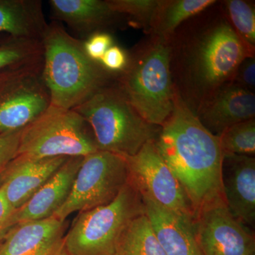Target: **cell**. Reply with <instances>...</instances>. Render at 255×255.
<instances>
[{
	"label": "cell",
	"mask_w": 255,
	"mask_h": 255,
	"mask_svg": "<svg viewBox=\"0 0 255 255\" xmlns=\"http://www.w3.org/2000/svg\"><path fill=\"white\" fill-rule=\"evenodd\" d=\"M168 42L174 93L194 114L209 96L233 82L245 58L255 57L228 21L221 1L183 23Z\"/></svg>",
	"instance_id": "cell-1"
},
{
	"label": "cell",
	"mask_w": 255,
	"mask_h": 255,
	"mask_svg": "<svg viewBox=\"0 0 255 255\" xmlns=\"http://www.w3.org/2000/svg\"><path fill=\"white\" fill-rule=\"evenodd\" d=\"M155 142L196 216L206 206L224 201L219 137L201 124L176 94L172 114L160 127Z\"/></svg>",
	"instance_id": "cell-2"
},
{
	"label": "cell",
	"mask_w": 255,
	"mask_h": 255,
	"mask_svg": "<svg viewBox=\"0 0 255 255\" xmlns=\"http://www.w3.org/2000/svg\"><path fill=\"white\" fill-rule=\"evenodd\" d=\"M41 43L42 78L49 92L50 105L73 110L116 82L117 74L92 60L84 41L70 35L62 23H48Z\"/></svg>",
	"instance_id": "cell-3"
},
{
	"label": "cell",
	"mask_w": 255,
	"mask_h": 255,
	"mask_svg": "<svg viewBox=\"0 0 255 255\" xmlns=\"http://www.w3.org/2000/svg\"><path fill=\"white\" fill-rule=\"evenodd\" d=\"M117 83L132 107L147 123L161 127L174 108L169 69V42L149 36L128 52L127 67Z\"/></svg>",
	"instance_id": "cell-4"
},
{
	"label": "cell",
	"mask_w": 255,
	"mask_h": 255,
	"mask_svg": "<svg viewBox=\"0 0 255 255\" xmlns=\"http://www.w3.org/2000/svg\"><path fill=\"white\" fill-rule=\"evenodd\" d=\"M91 128L98 150L133 156L155 140L160 127L151 125L132 107L116 82L73 109Z\"/></svg>",
	"instance_id": "cell-5"
},
{
	"label": "cell",
	"mask_w": 255,
	"mask_h": 255,
	"mask_svg": "<svg viewBox=\"0 0 255 255\" xmlns=\"http://www.w3.org/2000/svg\"><path fill=\"white\" fill-rule=\"evenodd\" d=\"M144 212L140 193L129 182L110 204L80 213L65 234V255H113L128 223Z\"/></svg>",
	"instance_id": "cell-6"
},
{
	"label": "cell",
	"mask_w": 255,
	"mask_h": 255,
	"mask_svg": "<svg viewBox=\"0 0 255 255\" xmlns=\"http://www.w3.org/2000/svg\"><path fill=\"white\" fill-rule=\"evenodd\" d=\"M97 150L91 128L80 114L50 105L23 129L16 156L85 157Z\"/></svg>",
	"instance_id": "cell-7"
},
{
	"label": "cell",
	"mask_w": 255,
	"mask_h": 255,
	"mask_svg": "<svg viewBox=\"0 0 255 255\" xmlns=\"http://www.w3.org/2000/svg\"><path fill=\"white\" fill-rule=\"evenodd\" d=\"M128 182L126 157L106 151H96L83 157L68 199L52 217L66 221L73 213L110 204Z\"/></svg>",
	"instance_id": "cell-8"
},
{
	"label": "cell",
	"mask_w": 255,
	"mask_h": 255,
	"mask_svg": "<svg viewBox=\"0 0 255 255\" xmlns=\"http://www.w3.org/2000/svg\"><path fill=\"white\" fill-rule=\"evenodd\" d=\"M126 159L129 182L142 198L194 221L195 213L180 183L159 155L155 140L146 142L135 155Z\"/></svg>",
	"instance_id": "cell-9"
},
{
	"label": "cell",
	"mask_w": 255,
	"mask_h": 255,
	"mask_svg": "<svg viewBox=\"0 0 255 255\" xmlns=\"http://www.w3.org/2000/svg\"><path fill=\"white\" fill-rule=\"evenodd\" d=\"M42 65L14 72L0 82V134L22 130L49 108Z\"/></svg>",
	"instance_id": "cell-10"
},
{
	"label": "cell",
	"mask_w": 255,
	"mask_h": 255,
	"mask_svg": "<svg viewBox=\"0 0 255 255\" xmlns=\"http://www.w3.org/2000/svg\"><path fill=\"white\" fill-rule=\"evenodd\" d=\"M194 229L203 255H255L254 236L233 217L224 201L199 211Z\"/></svg>",
	"instance_id": "cell-11"
},
{
	"label": "cell",
	"mask_w": 255,
	"mask_h": 255,
	"mask_svg": "<svg viewBox=\"0 0 255 255\" xmlns=\"http://www.w3.org/2000/svg\"><path fill=\"white\" fill-rule=\"evenodd\" d=\"M69 157L16 156L0 176V188L15 210L24 205Z\"/></svg>",
	"instance_id": "cell-12"
},
{
	"label": "cell",
	"mask_w": 255,
	"mask_h": 255,
	"mask_svg": "<svg viewBox=\"0 0 255 255\" xmlns=\"http://www.w3.org/2000/svg\"><path fill=\"white\" fill-rule=\"evenodd\" d=\"M194 114L207 130L220 136L235 124L255 118V95L231 82L206 98Z\"/></svg>",
	"instance_id": "cell-13"
},
{
	"label": "cell",
	"mask_w": 255,
	"mask_h": 255,
	"mask_svg": "<svg viewBox=\"0 0 255 255\" xmlns=\"http://www.w3.org/2000/svg\"><path fill=\"white\" fill-rule=\"evenodd\" d=\"M48 4L53 21L65 23L83 41L95 33H111L126 19L107 0H50Z\"/></svg>",
	"instance_id": "cell-14"
},
{
	"label": "cell",
	"mask_w": 255,
	"mask_h": 255,
	"mask_svg": "<svg viewBox=\"0 0 255 255\" xmlns=\"http://www.w3.org/2000/svg\"><path fill=\"white\" fill-rule=\"evenodd\" d=\"M223 197L235 219L243 225L255 221V158L253 156L223 157Z\"/></svg>",
	"instance_id": "cell-15"
},
{
	"label": "cell",
	"mask_w": 255,
	"mask_h": 255,
	"mask_svg": "<svg viewBox=\"0 0 255 255\" xmlns=\"http://www.w3.org/2000/svg\"><path fill=\"white\" fill-rule=\"evenodd\" d=\"M67 227L54 217L18 223L0 243V255H55L63 249Z\"/></svg>",
	"instance_id": "cell-16"
},
{
	"label": "cell",
	"mask_w": 255,
	"mask_h": 255,
	"mask_svg": "<svg viewBox=\"0 0 255 255\" xmlns=\"http://www.w3.org/2000/svg\"><path fill=\"white\" fill-rule=\"evenodd\" d=\"M83 157H69L46 184L16 210L15 225L52 217L68 199Z\"/></svg>",
	"instance_id": "cell-17"
},
{
	"label": "cell",
	"mask_w": 255,
	"mask_h": 255,
	"mask_svg": "<svg viewBox=\"0 0 255 255\" xmlns=\"http://www.w3.org/2000/svg\"><path fill=\"white\" fill-rule=\"evenodd\" d=\"M142 199L145 214L166 255H203L196 241L194 221Z\"/></svg>",
	"instance_id": "cell-18"
},
{
	"label": "cell",
	"mask_w": 255,
	"mask_h": 255,
	"mask_svg": "<svg viewBox=\"0 0 255 255\" xmlns=\"http://www.w3.org/2000/svg\"><path fill=\"white\" fill-rule=\"evenodd\" d=\"M47 26L40 0H0V33L41 41Z\"/></svg>",
	"instance_id": "cell-19"
},
{
	"label": "cell",
	"mask_w": 255,
	"mask_h": 255,
	"mask_svg": "<svg viewBox=\"0 0 255 255\" xmlns=\"http://www.w3.org/2000/svg\"><path fill=\"white\" fill-rule=\"evenodd\" d=\"M215 0H159L148 36L168 41L179 26L216 3Z\"/></svg>",
	"instance_id": "cell-20"
},
{
	"label": "cell",
	"mask_w": 255,
	"mask_h": 255,
	"mask_svg": "<svg viewBox=\"0 0 255 255\" xmlns=\"http://www.w3.org/2000/svg\"><path fill=\"white\" fill-rule=\"evenodd\" d=\"M113 255H166L145 211L128 223Z\"/></svg>",
	"instance_id": "cell-21"
},
{
	"label": "cell",
	"mask_w": 255,
	"mask_h": 255,
	"mask_svg": "<svg viewBox=\"0 0 255 255\" xmlns=\"http://www.w3.org/2000/svg\"><path fill=\"white\" fill-rule=\"evenodd\" d=\"M41 41L8 36L0 42V78L43 63Z\"/></svg>",
	"instance_id": "cell-22"
},
{
	"label": "cell",
	"mask_w": 255,
	"mask_h": 255,
	"mask_svg": "<svg viewBox=\"0 0 255 255\" xmlns=\"http://www.w3.org/2000/svg\"><path fill=\"white\" fill-rule=\"evenodd\" d=\"M224 14L231 26L248 48L255 52L254 4L244 0L221 1Z\"/></svg>",
	"instance_id": "cell-23"
},
{
	"label": "cell",
	"mask_w": 255,
	"mask_h": 255,
	"mask_svg": "<svg viewBox=\"0 0 255 255\" xmlns=\"http://www.w3.org/2000/svg\"><path fill=\"white\" fill-rule=\"evenodd\" d=\"M219 137L223 157L229 155L253 156L255 153V119L228 128Z\"/></svg>",
	"instance_id": "cell-24"
},
{
	"label": "cell",
	"mask_w": 255,
	"mask_h": 255,
	"mask_svg": "<svg viewBox=\"0 0 255 255\" xmlns=\"http://www.w3.org/2000/svg\"><path fill=\"white\" fill-rule=\"evenodd\" d=\"M111 9L122 14L130 26L142 28L148 34L159 0H107Z\"/></svg>",
	"instance_id": "cell-25"
},
{
	"label": "cell",
	"mask_w": 255,
	"mask_h": 255,
	"mask_svg": "<svg viewBox=\"0 0 255 255\" xmlns=\"http://www.w3.org/2000/svg\"><path fill=\"white\" fill-rule=\"evenodd\" d=\"M22 130L0 134V176L16 156Z\"/></svg>",
	"instance_id": "cell-26"
},
{
	"label": "cell",
	"mask_w": 255,
	"mask_h": 255,
	"mask_svg": "<svg viewBox=\"0 0 255 255\" xmlns=\"http://www.w3.org/2000/svg\"><path fill=\"white\" fill-rule=\"evenodd\" d=\"M113 45V36L106 32L95 33L84 41V48L87 55L97 62H100L107 50Z\"/></svg>",
	"instance_id": "cell-27"
},
{
	"label": "cell",
	"mask_w": 255,
	"mask_h": 255,
	"mask_svg": "<svg viewBox=\"0 0 255 255\" xmlns=\"http://www.w3.org/2000/svg\"><path fill=\"white\" fill-rule=\"evenodd\" d=\"M232 82L248 91L255 93V57H248L241 62L236 70Z\"/></svg>",
	"instance_id": "cell-28"
},
{
	"label": "cell",
	"mask_w": 255,
	"mask_h": 255,
	"mask_svg": "<svg viewBox=\"0 0 255 255\" xmlns=\"http://www.w3.org/2000/svg\"><path fill=\"white\" fill-rule=\"evenodd\" d=\"M100 63L110 73H122L127 67L128 52L120 46L114 44L107 50Z\"/></svg>",
	"instance_id": "cell-29"
},
{
	"label": "cell",
	"mask_w": 255,
	"mask_h": 255,
	"mask_svg": "<svg viewBox=\"0 0 255 255\" xmlns=\"http://www.w3.org/2000/svg\"><path fill=\"white\" fill-rule=\"evenodd\" d=\"M16 210L10 205L4 191L0 188V243L10 230L15 226L14 215Z\"/></svg>",
	"instance_id": "cell-30"
},
{
	"label": "cell",
	"mask_w": 255,
	"mask_h": 255,
	"mask_svg": "<svg viewBox=\"0 0 255 255\" xmlns=\"http://www.w3.org/2000/svg\"><path fill=\"white\" fill-rule=\"evenodd\" d=\"M55 255H65V253H64L63 249L61 250V251L58 252V253H56Z\"/></svg>",
	"instance_id": "cell-31"
},
{
	"label": "cell",
	"mask_w": 255,
	"mask_h": 255,
	"mask_svg": "<svg viewBox=\"0 0 255 255\" xmlns=\"http://www.w3.org/2000/svg\"><path fill=\"white\" fill-rule=\"evenodd\" d=\"M22 70H23V69H22ZM10 74H11V73H10ZM8 75H9V74H8ZM4 75V76L1 77V78H0V82H1V80H2L3 79H4L5 78V77H6V75Z\"/></svg>",
	"instance_id": "cell-32"
}]
</instances>
